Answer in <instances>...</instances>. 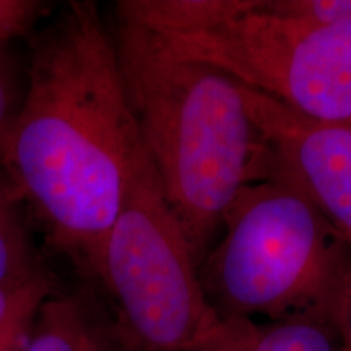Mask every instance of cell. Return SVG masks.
Instances as JSON below:
<instances>
[{
	"instance_id": "6da1fadb",
	"label": "cell",
	"mask_w": 351,
	"mask_h": 351,
	"mask_svg": "<svg viewBox=\"0 0 351 351\" xmlns=\"http://www.w3.org/2000/svg\"><path fill=\"white\" fill-rule=\"evenodd\" d=\"M143 155L111 29L93 2H70L32 38L2 165L88 285Z\"/></svg>"
},
{
	"instance_id": "7a4b0ae2",
	"label": "cell",
	"mask_w": 351,
	"mask_h": 351,
	"mask_svg": "<svg viewBox=\"0 0 351 351\" xmlns=\"http://www.w3.org/2000/svg\"><path fill=\"white\" fill-rule=\"evenodd\" d=\"M111 34L140 142L200 269L239 192L274 173L269 143L236 78L121 16Z\"/></svg>"
},
{
	"instance_id": "3957f363",
	"label": "cell",
	"mask_w": 351,
	"mask_h": 351,
	"mask_svg": "<svg viewBox=\"0 0 351 351\" xmlns=\"http://www.w3.org/2000/svg\"><path fill=\"white\" fill-rule=\"evenodd\" d=\"M351 263V239L278 176L249 184L202 262L219 319L333 320Z\"/></svg>"
},
{
	"instance_id": "277c9868",
	"label": "cell",
	"mask_w": 351,
	"mask_h": 351,
	"mask_svg": "<svg viewBox=\"0 0 351 351\" xmlns=\"http://www.w3.org/2000/svg\"><path fill=\"white\" fill-rule=\"evenodd\" d=\"M90 287L108 307L127 351H191L218 324L147 152Z\"/></svg>"
},
{
	"instance_id": "5b68a950",
	"label": "cell",
	"mask_w": 351,
	"mask_h": 351,
	"mask_svg": "<svg viewBox=\"0 0 351 351\" xmlns=\"http://www.w3.org/2000/svg\"><path fill=\"white\" fill-rule=\"evenodd\" d=\"M179 54L315 121H351V25H311L271 15L265 2L217 28L163 36Z\"/></svg>"
},
{
	"instance_id": "8992f818",
	"label": "cell",
	"mask_w": 351,
	"mask_h": 351,
	"mask_svg": "<svg viewBox=\"0 0 351 351\" xmlns=\"http://www.w3.org/2000/svg\"><path fill=\"white\" fill-rule=\"evenodd\" d=\"M243 90L249 112L269 143L271 176L300 189L351 238V121L309 119L252 88L243 85Z\"/></svg>"
},
{
	"instance_id": "52a82bcc",
	"label": "cell",
	"mask_w": 351,
	"mask_h": 351,
	"mask_svg": "<svg viewBox=\"0 0 351 351\" xmlns=\"http://www.w3.org/2000/svg\"><path fill=\"white\" fill-rule=\"evenodd\" d=\"M25 351H127L108 307L90 285L46 301Z\"/></svg>"
},
{
	"instance_id": "ba28073f",
	"label": "cell",
	"mask_w": 351,
	"mask_h": 351,
	"mask_svg": "<svg viewBox=\"0 0 351 351\" xmlns=\"http://www.w3.org/2000/svg\"><path fill=\"white\" fill-rule=\"evenodd\" d=\"M191 351H341L330 319H219Z\"/></svg>"
},
{
	"instance_id": "9c48e42d",
	"label": "cell",
	"mask_w": 351,
	"mask_h": 351,
	"mask_svg": "<svg viewBox=\"0 0 351 351\" xmlns=\"http://www.w3.org/2000/svg\"><path fill=\"white\" fill-rule=\"evenodd\" d=\"M57 291L56 278L44 265L0 283V351H25L43 306Z\"/></svg>"
},
{
	"instance_id": "30bf717a",
	"label": "cell",
	"mask_w": 351,
	"mask_h": 351,
	"mask_svg": "<svg viewBox=\"0 0 351 351\" xmlns=\"http://www.w3.org/2000/svg\"><path fill=\"white\" fill-rule=\"evenodd\" d=\"M41 265L16 210L0 212V283L19 278Z\"/></svg>"
},
{
	"instance_id": "8fae6325",
	"label": "cell",
	"mask_w": 351,
	"mask_h": 351,
	"mask_svg": "<svg viewBox=\"0 0 351 351\" xmlns=\"http://www.w3.org/2000/svg\"><path fill=\"white\" fill-rule=\"evenodd\" d=\"M271 15L311 25H351V0H269Z\"/></svg>"
},
{
	"instance_id": "7c38bea8",
	"label": "cell",
	"mask_w": 351,
	"mask_h": 351,
	"mask_svg": "<svg viewBox=\"0 0 351 351\" xmlns=\"http://www.w3.org/2000/svg\"><path fill=\"white\" fill-rule=\"evenodd\" d=\"M47 12V3L36 0H0V47L25 36Z\"/></svg>"
},
{
	"instance_id": "4fadbf2b",
	"label": "cell",
	"mask_w": 351,
	"mask_h": 351,
	"mask_svg": "<svg viewBox=\"0 0 351 351\" xmlns=\"http://www.w3.org/2000/svg\"><path fill=\"white\" fill-rule=\"evenodd\" d=\"M21 99L23 95L19 85L16 70L5 52V47H0V160L13 122L20 111Z\"/></svg>"
},
{
	"instance_id": "5bb4252c",
	"label": "cell",
	"mask_w": 351,
	"mask_h": 351,
	"mask_svg": "<svg viewBox=\"0 0 351 351\" xmlns=\"http://www.w3.org/2000/svg\"><path fill=\"white\" fill-rule=\"evenodd\" d=\"M333 326H335L337 337H339L340 350L351 351V263L348 274L345 276L343 287H341L339 301H337Z\"/></svg>"
},
{
	"instance_id": "9a60e30c",
	"label": "cell",
	"mask_w": 351,
	"mask_h": 351,
	"mask_svg": "<svg viewBox=\"0 0 351 351\" xmlns=\"http://www.w3.org/2000/svg\"><path fill=\"white\" fill-rule=\"evenodd\" d=\"M19 202V197H16L15 191H13L12 184L5 174V169H3L2 160H0V212L15 208Z\"/></svg>"
}]
</instances>
